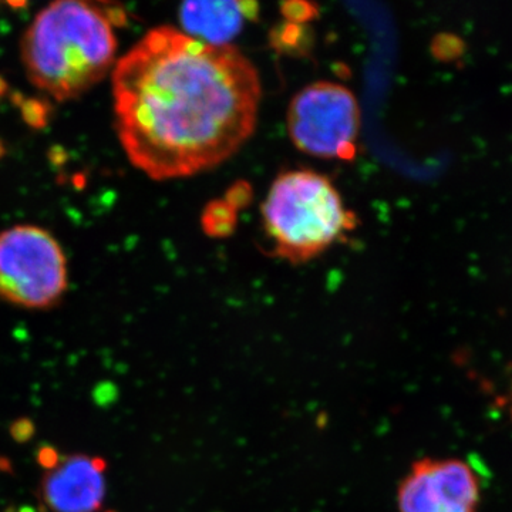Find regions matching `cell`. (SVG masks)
Masks as SVG:
<instances>
[{"mask_svg": "<svg viewBox=\"0 0 512 512\" xmlns=\"http://www.w3.org/2000/svg\"><path fill=\"white\" fill-rule=\"evenodd\" d=\"M2 153H3V147H2V144H0V156H2Z\"/></svg>", "mask_w": 512, "mask_h": 512, "instance_id": "cell-16", "label": "cell"}, {"mask_svg": "<svg viewBox=\"0 0 512 512\" xmlns=\"http://www.w3.org/2000/svg\"><path fill=\"white\" fill-rule=\"evenodd\" d=\"M261 212L274 254L291 264L318 258L356 227L332 181L312 170L278 175Z\"/></svg>", "mask_w": 512, "mask_h": 512, "instance_id": "cell-3", "label": "cell"}, {"mask_svg": "<svg viewBox=\"0 0 512 512\" xmlns=\"http://www.w3.org/2000/svg\"><path fill=\"white\" fill-rule=\"evenodd\" d=\"M362 116L355 94L343 84L315 82L293 96L286 114L292 143L322 160H352Z\"/></svg>", "mask_w": 512, "mask_h": 512, "instance_id": "cell-5", "label": "cell"}, {"mask_svg": "<svg viewBox=\"0 0 512 512\" xmlns=\"http://www.w3.org/2000/svg\"><path fill=\"white\" fill-rule=\"evenodd\" d=\"M252 6L238 2L184 3L180 10L181 32L205 45L227 46L255 13Z\"/></svg>", "mask_w": 512, "mask_h": 512, "instance_id": "cell-8", "label": "cell"}, {"mask_svg": "<svg viewBox=\"0 0 512 512\" xmlns=\"http://www.w3.org/2000/svg\"><path fill=\"white\" fill-rule=\"evenodd\" d=\"M22 109L23 119L29 126L35 128L45 127L47 124V117H49V109L43 101L39 100H23L20 103Z\"/></svg>", "mask_w": 512, "mask_h": 512, "instance_id": "cell-9", "label": "cell"}, {"mask_svg": "<svg viewBox=\"0 0 512 512\" xmlns=\"http://www.w3.org/2000/svg\"><path fill=\"white\" fill-rule=\"evenodd\" d=\"M110 512H113V511H110Z\"/></svg>", "mask_w": 512, "mask_h": 512, "instance_id": "cell-17", "label": "cell"}, {"mask_svg": "<svg viewBox=\"0 0 512 512\" xmlns=\"http://www.w3.org/2000/svg\"><path fill=\"white\" fill-rule=\"evenodd\" d=\"M9 433L16 443L26 444L35 437L36 426L29 417H19L10 424Z\"/></svg>", "mask_w": 512, "mask_h": 512, "instance_id": "cell-10", "label": "cell"}, {"mask_svg": "<svg viewBox=\"0 0 512 512\" xmlns=\"http://www.w3.org/2000/svg\"><path fill=\"white\" fill-rule=\"evenodd\" d=\"M480 481L457 458H424L399 487L400 512H477Z\"/></svg>", "mask_w": 512, "mask_h": 512, "instance_id": "cell-6", "label": "cell"}, {"mask_svg": "<svg viewBox=\"0 0 512 512\" xmlns=\"http://www.w3.org/2000/svg\"><path fill=\"white\" fill-rule=\"evenodd\" d=\"M5 92H6V83L3 82L2 79H0V96H2V94Z\"/></svg>", "mask_w": 512, "mask_h": 512, "instance_id": "cell-15", "label": "cell"}, {"mask_svg": "<svg viewBox=\"0 0 512 512\" xmlns=\"http://www.w3.org/2000/svg\"><path fill=\"white\" fill-rule=\"evenodd\" d=\"M106 468L101 457L73 454L64 458L43 477L40 501L53 512H97L106 495Z\"/></svg>", "mask_w": 512, "mask_h": 512, "instance_id": "cell-7", "label": "cell"}, {"mask_svg": "<svg viewBox=\"0 0 512 512\" xmlns=\"http://www.w3.org/2000/svg\"><path fill=\"white\" fill-rule=\"evenodd\" d=\"M16 512H36V510H35V508H32V507H22V508H19V510Z\"/></svg>", "mask_w": 512, "mask_h": 512, "instance_id": "cell-14", "label": "cell"}, {"mask_svg": "<svg viewBox=\"0 0 512 512\" xmlns=\"http://www.w3.org/2000/svg\"><path fill=\"white\" fill-rule=\"evenodd\" d=\"M116 36L100 9L64 0L43 9L23 37L29 79L53 99H77L109 73Z\"/></svg>", "mask_w": 512, "mask_h": 512, "instance_id": "cell-2", "label": "cell"}, {"mask_svg": "<svg viewBox=\"0 0 512 512\" xmlns=\"http://www.w3.org/2000/svg\"><path fill=\"white\" fill-rule=\"evenodd\" d=\"M117 134L128 160L157 181L192 177L229 160L254 134L261 77L232 45L181 30L148 32L113 74Z\"/></svg>", "mask_w": 512, "mask_h": 512, "instance_id": "cell-1", "label": "cell"}, {"mask_svg": "<svg viewBox=\"0 0 512 512\" xmlns=\"http://www.w3.org/2000/svg\"><path fill=\"white\" fill-rule=\"evenodd\" d=\"M117 399H119V389L116 384L103 382L94 387L93 400L97 406L107 409V407L113 406Z\"/></svg>", "mask_w": 512, "mask_h": 512, "instance_id": "cell-11", "label": "cell"}, {"mask_svg": "<svg viewBox=\"0 0 512 512\" xmlns=\"http://www.w3.org/2000/svg\"><path fill=\"white\" fill-rule=\"evenodd\" d=\"M36 461L46 471L55 470L62 463L59 450L56 447L50 446V444H43V446L37 448Z\"/></svg>", "mask_w": 512, "mask_h": 512, "instance_id": "cell-12", "label": "cell"}, {"mask_svg": "<svg viewBox=\"0 0 512 512\" xmlns=\"http://www.w3.org/2000/svg\"><path fill=\"white\" fill-rule=\"evenodd\" d=\"M66 289V256L49 232L22 225L0 234V298L22 308L49 309Z\"/></svg>", "mask_w": 512, "mask_h": 512, "instance_id": "cell-4", "label": "cell"}, {"mask_svg": "<svg viewBox=\"0 0 512 512\" xmlns=\"http://www.w3.org/2000/svg\"><path fill=\"white\" fill-rule=\"evenodd\" d=\"M0 471H2V473L8 474L13 473V464L12 461L9 460V458L0 456Z\"/></svg>", "mask_w": 512, "mask_h": 512, "instance_id": "cell-13", "label": "cell"}]
</instances>
